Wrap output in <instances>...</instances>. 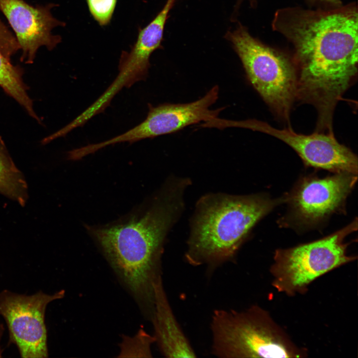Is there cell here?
I'll list each match as a JSON object with an SVG mask.
<instances>
[{"label":"cell","instance_id":"obj_1","mask_svg":"<svg viewBox=\"0 0 358 358\" xmlns=\"http://www.w3.org/2000/svg\"><path fill=\"white\" fill-rule=\"evenodd\" d=\"M272 27L293 47L297 100L314 106L318 125L331 126L337 103L357 76V8H283Z\"/></svg>","mask_w":358,"mask_h":358},{"label":"cell","instance_id":"obj_2","mask_svg":"<svg viewBox=\"0 0 358 358\" xmlns=\"http://www.w3.org/2000/svg\"><path fill=\"white\" fill-rule=\"evenodd\" d=\"M190 184L187 178L172 176L143 213L120 223L88 227L118 281L148 319L153 285L161 276L164 242L184 209Z\"/></svg>","mask_w":358,"mask_h":358},{"label":"cell","instance_id":"obj_3","mask_svg":"<svg viewBox=\"0 0 358 358\" xmlns=\"http://www.w3.org/2000/svg\"><path fill=\"white\" fill-rule=\"evenodd\" d=\"M281 202L260 194L203 195L191 219L186 259L200 265L231 259L253 227Z\"/></svg>","mask_w":358,"mask_h":358},{"label":"cell","instance_id":"obj_4","mask_svg":"<svg viewBox=\"0 0 358 358\" xmlns=\"http://www.w3.org/2000/svg\"><path fill=\"white\" fill-rule=\"evenodd\" d=\"M212 353L219 358H305L266 310L253 305L243 311L215 310L211 322Z\"/></svg>","mask_w":358,"mask_h":358},{"label":"cell","instance_id":"obj_5","mask_svg":"<svg viewBox=\"0 0 358 358\" xmlns=\"http://www.w3.org/2000/svg\"><path fill=\"white\" fill-rule=\"evenodd\" d=\"M225 37L239 57L250 83L273 114L289 123L297 100V75L292 61L253 37L241 24Z\"/></svg>","mask_w":358,"mask_h":358},{"label":"cell","instance_id":"obj_6","mask_svg":"<svg viewBox=\"0 0 358 358\" xmlns=\"http://www.w3.org/2000/svg\"><path fill=\"white\" fill-rule=\"evenodd\" d=\"M357 229L356 218L321 239L276 250L269 270L273 286L289 296L301 294L317 278L353 262L356 258L348 254L345 240Z\"/></svg>","mask_w":358,"mask_h":358},{"label":"cell","instance_id":"obj_7","mask_svg":"<svg viewBox=\"0 0 358 358\" xmlns=\"http://www.w3.org/2000/svg\"><path fill=\"white\" fill-rule=\"evenodd\" d=\"M65 295L64 289L52 294L41 290L30 295L8 290L0 293V315L8 329L9 343L17 347L21 357H48L46 309L49 303Z\"/></svg>","mask_w":358,"mask_h":358},{"label":"cell","instance_id":"obj_8","mask_svg":"<svg viewBox=\"0 0 358 358\" xmlns=\"http://www.w3.org/2000/svg\"><path fill=\"white\" fill-rule=\"evenodd\" d=\"M334 174L324 178L304 177L282 198L288 205L291 220L296 224L314 226L344 207L358 176L348 173Z\"/></svg>","mask_w":358,"mask_h":358},{"label":"cell","instance_id":"obj_9","mask_svg":"<svg viewBox=\"0 0 358 358\" xmlns=\"http://www.w3.org/2000/svg\"><path fill=\"white\" fill-rule=\"evenodd\" d=\"M236 125L280 140L292 148L307 166L334 173L358 174L357 156L349 148L339 143L334 133L315 131L306 135L295 132L289 126L277 129L267 122L255 119L239 121Z\"/></svg>","mask_w":358,"mask_h":358},{"label":"cell","instance_id":"obj_10","mask_svg":"<svg viewBox=\"0 0 358 358\" xmlns=\"http://www.w3.org/2000/svg\"><path fill=\"white\" fill-rule=\"evenodd\" d=\"M218 95L219 87L216 85L201 98L191 102L166 103L155 106L148 104L147 116L142 122L120 135L98 143L97 146L102 149L122 142L133 143L175 133L202 121H213L224 109L209 108L217 101Z\"/></svg>","mask_w":358,"mask_h":358},{"label":"cell","instance_id":"obj_11","mask_svg":"<svg viewBox=\"0 0 358 358\" xmlns=\"http://www.w3.org/2000/svg\"><path fill=\"white\" fill-rule=\"evenodd\" d=\"M176 0H167L157 15L146 26L140 28L136 41L128 51L122 52L115 79L96 100L102 108L110 104L113 98L124 88H130L147 79L150 67V58L160 48L166 23Z\"/></svg>","mask_w":358,"mask_h":358},{"label":"cell","instance_id":"obj_12","mask_svg":"<svg viewBox=\"0 0 358 358\" xmlns=\"http://www.w3.org/2000/svg\"><path fill=\"white\" fill-rule=\"evenodd\" d=\"M57 5L33 6L23 0H0V10L14 30L22 54L21 61L31 64L38 49L45 46L52 50L62 40L52 29L66 24L54 17L51 9Z\"/></svg>","mask_w":358,"mask_h":358},{"label":"cell","instance_id":"obj_13","mask_svg":"<svg viewBox=\"0 0 358 358\" xmlns=\"http://www.w3.org/2000/svg\"><path fill=\"white\" fill-rule=\"evenodd\" d=\"M154 304L151 320L155 343L167 358H194L195 353L173 313L160 276L153 285Z\"/></svg>","mask_w":358,"mask_h":358},{"label":"cell","instance_id":"obj_14","mask_svg":"<svg viewBox=\"0 0 358 358\" xmlns=\"http://www.w3.org/2000/svg\"><path fill=\"white\" fill-rule=\"evenodd\" d=\"M10 60L0 52V86L9 95L23 107L28 114L39 122L29 96L27 88L23 83L22 70L11 64Z\"/></svg>","mask_w":358,"mask_h":358},{"label":"cell","instance_id":"obj_15","mask_svg":"<svg viewBox=\"0 0 358 358\" xmlns=\"http://www.w3.org/2000/svg\"><path fill=\"white\" fill-rule=\"evenodd\" d=\"M0 193L21 204L26 198V185L20 172L10 157L0 136Z\"/></svg>","mask_w":358,"mask_h":358},{"label":"cell","instance_id":"obj_16","mask_svg":"<svg viewBox=\"0 0 358 358\" xmlns=\"http://www.w3.org/2000/svg\"><path fill=\"white\" fill-rule=\"evenodd\" d=\"M155 343L153 335L142 327L132 336L122 334L117 358H152L151 347Z\"/></svg>","mask_w":358,"mask_h":358},{"label":"cell","instance_id":"obj_17","mask_svg":"<svg viewBox=\"0 0 358 358\" xmlns=\"http://www.w3.org/2000/svg\"><path fill=\"white\" fill-rule=\"evenodd\" d=\"M90 13L101 26L109 24L117 0H86Z\"/></svg>","mask_w":358,"mask_h":358},{"label":"cell","instance_id":"obj_18","mask_svg":"<svg viewBox=\"0 0 358 358\" xmlns=\"http://www.w3.org/2000/svg\"><path fill=\"white\" fill-rule=\"evenodd\" d=\"M3 326L1 324H0V339H1V336L3 334ZM2 352V350L0 348V358L1 357Z\"/></svg>","mask_w":358,"mask_h":358},{"label":"cell","instance_id":"obj_19","mask_svg":"<svg viewBox=\"0 0 358 358\" xmlns=\"http://www.w3.org/2000/svg\"><path fill=\"white\" fill-rule=\"evenodd\" d=\"M324 0L325 1L329 2L330 3L334 4H336V5H339L341 3L340 0Z\"/></svg>","mask_w":358,"mask_h":358},{"label":"cell","instance_id":"obj_20","mask_svg":"<svg viewBox=\"0 0 358 358\" xmlns=\"http://www.w3.org/2000/svg\"><path fill=\"white\" fill-rule=\"evenodd\" d=\"M243 0H238V2L237 3V6L238 7ZM249 0L250 1L252 4H255V0Z\"/></svg>","mask_w":358,"mask_h":358}]
</instances>
